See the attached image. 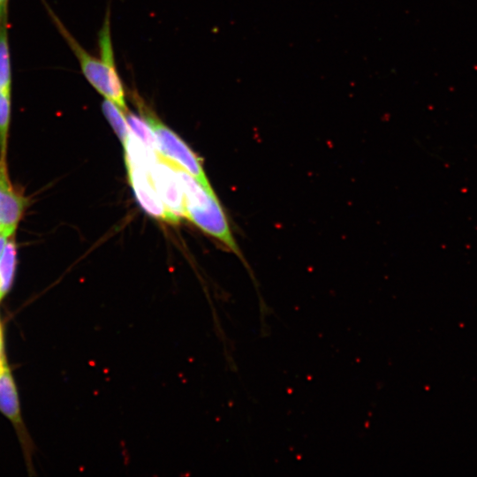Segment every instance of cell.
<instances>
[{
    "label": "cell",
    "mask_w": 477,
    "mask_h": 477,
    "mask_svg": "<svg viewBox=\"0 0 477 477\" xmlns=\"http://www.w3.org/2000/svg\"><path fill=\"white\" fill-rule=\"evenodd\" d=\"M42 2L54 25L77 57L81 72L88 83L105 99L114 102L126 112L125 91L114 58L110 8L107 9L102 26L98 34L100 58H97L76 41L47 2L44 0Z\"/></svg>",
    "instance_id": "obj_1"
},
{
    "label": "cell",
    "mask_w": 477,
    "mask_h": 477,
    "mask_svg": "<svg viewBox=\"0 0 477 477\" xmlns=\"http://www.w3.org/2000/svg\"><path fill=\"white\" fill-rule=\"evenodd\" d=\"M132 97L142 117L148 122L155 136L159 154L186 170L202 186L211 187L201 161L193 150L178 134L156 117L139 95L132 94Z\"/></svg>",
    "instance_id": "obj_2"
},
{
    "label": "cell",
    "mask_w": 477,
    "mask_h": 477,
    "mask_svg": "<svg viewBox=\"0 0 477 477\" xmlns=\"http://www.w3.org/2000/svg\"><path fill=\"white\" fill-rule=\"evenodd\" d=\"M151 181L166 209L178 221L185 213V200L173 163L163 155L149 170Z\"/></svg>",
    "instance_id": "obj_3"
},
{
    "label": "cell",
    "mask_w": 477,
    "mask_h": 477,
    "mask_svg": "<svg viewBox=\"0 0 477 477\" xmlns=\"http://www.w3.org/2000/svg\"><path fill=\"white\" fill-rule=\"evenodd\" d=\"M185 213V216L199 228L216 238L238 255H240L225 215L215 193L202 206L186 205Z\"/></svg>",
    "instance_id": "obj_4"
},
{
    "label": "cell",
    "mask_w": 477,
    "mask_h": 477,
    "mask_svg": "<svg viewBox=\"0 0 477 477\" xmlns=\"http://www.w3.org/2000/svg\"><path fill=\"white\" fill-rule=\"evenodd\" d=\"M129 182L141 208L157 219L178 223L164 207L151 181L149 170L140 166H127Z\"/></svg>",
    "instance_id": "obj_5"
},
{
    "label": "cell",
    "mask_w": 477,
    "mask_h": 477,
    "mask_svg": "<svg viewBox=\"0 0 477 477\" xmlns=\"http://www.w3.org/2000/svg\"><path fill=\"white\" fill-rule=\"evenodd\" d=\"M27 203V199L11 184L6 159L0 158V224L14 231Z\"/></svg>",
    "instance_id": "obj_6"
},
{
    "label": "cell",
    "mask_w": 477,
    "mask_h": 477,
    "mask_svg": "<svg viewBox=\"0 0 477 477\" xmlns=\"http://www.w3.org/2000/svg\"><path fill=\"white\" fill-rule=\"evenodd\" d=\"M0 411L15 424L20 423L17 390L6 365L0 372Z\"/></svg>",
    "instance_id": "obj_7"
},
{
    "label": "cell",
    "mask_w": 477,
    "mask_h": 477,
    "mask_svg": "<svg viewBox=\"0 0 477 477\" xmlns=\"http://www.w3.org/2000/svg\"><path fill=\"white\" fill-rule=\"evenodd\" d=\"M12 75L8 32V12L0 14V91H11Z\"/></svg>",
    "instance_id": "obj_8"
},
{
    "label": "cell",
    "mask_w": 477,
    "mask_h": 477,
    "mask_svg": "<svg viewBox=\"0 0 477 477\" xmlns=\"http://www.w3.org/2000/svg\"><path fill=\"white\" fill-rule=\"evenodd\" d=\"M11 236L7 240L0 256V300L10 291L15 275L17 249Z\"/></svg>",
    "instance_id": "obj_9"
},
{
    "label": "cell",
    "mask_w": 477,
    "mask_h": 477,
    "mask_svg": "<svg viewBox=\"0 0 477 477\" xmlns=\"http://www.w3.org/2000/svg\"><path fill=\"white\" fill-rule=\"evenodd\" d=\"M102 109L114 132L117 133L121 142L124 143L131 132L125 118V114L123 113L124 110L114 102L108 99L103 101Z\"/></svg>",
    "instance_id": "obj_10"
},
{
    "label": "cell",
    "mask_w": 477,
    "mask_h": 477,
    "mask_svg": "<svg viewBox=\"0 0 477 477\" xmlns=\"http://www.w3.org/2000/svg\"><path fill=\"white\" fill-rule=\"evenodd\" d=\"M127 124L132 132L150 151L159 153L155 136L148 122L140 116L128 112L125 115Z\"/></svg>",
    "instance_id": "obj_11"
},
{
    "label": "cell",
    "mask_w": 477,
    "mask_h": 477,
    "mask_svg": "<svg viewBox=\"0 0 477 477\" xmlns=\"http://www.w3.org/2000/svg\"><path fill=\"white\" fill-rule=\"evenodd\" d=\"M11 112V91H0V158L6 157Z\"/></svg>",
    "instance_id": "obj_12"
},
{
    "label": "cell",
    "mask_w": 477,
    "mask_h": 477,
    "mask_svg": "<svg viewBox=\"0 0 477 477\" xmlns=\"http://www.w3.org/2000/svg\"><path fill=\"white\" fill-rule=\"evenodd\" d=\"M12 234H8V233H2L0 234V256L2 254V252H3V249L7 242V240L9 239V238L11 236Z\"/></svg>",
    "instance_id": "obj_13"
},
{
    "label": "cell",
    "mask_w": 477,
    "mask_h": 477,
    "mask_svg": "<svg viewBox=\"0 0 477 477\" xmlns=\"http://www.w3.org/2000/svg\"><path fill=\"white\" fill-rule=\"evenodd\" d=\"M9 0H0V13L8 12Z\"/></svg>",
    "instance_id": "obj_14"
},
{
    "label": "cell",
    "mask_w": 477,
    "mask_h": 477,
    "mask_svg": "<svg viewBox=\"0 0 477 477\" xmlns=\"http://www.w3.org/2000/svg\"><path fill=\"white\" fill-rule=\"evenodd\" d=\"M13 232H14L13 231L9 230L5 228L4 226H3L2 224H0V234L2 233L13 234Z\"/></svg>",
    "instance_id": "obj_15"
},
{
    "label": "cell",
    "mask_w": 477,
    "mask_h": 477,
    "mask_svg": "<svg viewBox=\"0 0 477 477\" xmlns=\"http://www.w3.org/2000/svg\"><path fill=\"white\" fill-rule=\"evenodd\" d=\"M3 342L2 339H0V360H3Z\"/></svg>",
    "instance_id": "obj_16"
},
{
    "label": "cell",
    "mask_w": 477,
    "mask_h": 477,
    "mask_svg": "<svg viewBox=\"0 0 477 477\" xmlns=\"http://www.w3.org/2000/svg\"><path fill=\"white\" fill-rule=\"evenodd\" d=\"M4 366H5V363H4V359L0 360V372L2 371Z\"/></svg>",
    "instance_id": "obj_17"
},
{
    "label": "cell",
    "mask_w": 477,
    "mask_h": 477,
    "mask_svg": "<svg viewBox=\"0 0 477 477\" xmlns=\"http://www.w3.org/2000/svg\"><path fill=\"white\" fill-rule=\"evenodd\" d=\"M0 339H2L1 327H0Z\"/></svg>",
    "instance_id": "obj_18"
}]
</instances>
